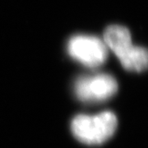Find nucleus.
Instances as JSON below:
<instances>
[{"label":"nucleus","mask_w":148,"mask_h":148,"mask_svg":"<svg viewBox=\"0 0 148 148\" xmlns=\"http://www.w3.org/2000/svg\"><path fill=\"white\" fill-rule=\"evenodd\" d=\"M103 42L128 71L140 72L148 69V49L133 45L129 29L111 25L104 31Z\"/></svg>","instance_id":"nucleus-1"},{"label":"nucleus","mask_w":148,"mask_h":148,"mask_svg":"<svg viewBox=\"0 0 148 148\" xmlns=\"http://www.w3.org/2000/svg\"><path fill=\"white\" fill-rule=\"evenodd\" d=\"M71 128L74 136L81 143L101 145L114 134L117 129V118L112 112L95 115L79 114L72 120Z\"/></svg>","instance_id":"nucleus-2"},{"label":"nucleus","mask_w":148,"mask_h":148,"mask_svg":"<svg viewBox=\"0 0 148 148\" xmlns=\"http://www.w3.org/2000/svg\"><path fill=\"white\" fill-rule=\"evenodd\" d=\"M68 53L71 57L88 67H98L105 62L108 48L103 40L95 36L76 35L68 42Z\"/></svg>","instance_id":"nucleus-3"},{"label":"nucleus","mask_w":148,"mask_h":148,"mask_svg":"<svg viewBox=\"0 0 148 148\" xmlns=\"http://www.w3.org/2000/svg\"><path fill=\"white\" fill-rule=\"evenodd\" d=\"M75 94L84 102L104 101L117 92L118 84L109 74L99 73L91 76H83L75 82Z\"/></svg>","instance_id":"nucleus-4"}]
</instances>
